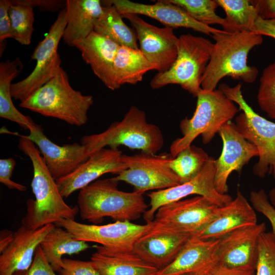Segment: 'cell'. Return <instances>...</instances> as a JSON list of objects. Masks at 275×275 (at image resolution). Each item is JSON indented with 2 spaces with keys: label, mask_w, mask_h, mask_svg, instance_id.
Segmentation results:
<instances>
[{
  "label": "cell",
  "mask_w": 275,
  "mask_h": 275,
  "mask_svg": "<svg viewBox=\"0 0 275 275\" xmlns=\"http://www.w3.org/2000/svg\"><path fill=\"white\" fill-rule=\"evenodd\" d=\"M19 136L18 148L33 164L31 185L35 196V200L29 199L26 202L27 213L21 220L22 225L36 229L62 219L75 220L79 211L77 205L70 206L65 202L38 148L25 135Z\"/></svg>",
  "instance_id": "obj_1"
},
{
  "label": "cell",
  "mask_w": 275,
  "mask_h": 275,
  "mask_svg": "<svg viewBox=\"0 0 275 275\" xmlns=\"http://www.w3.org/2000/svg\"><path fill=\"white\" fill-rule=\"evenodd\" d=\"M215 41L209 62L203 75L201 88L215 90L226 76L246 83L255 81L258 70L248 64V55L263 42L262 36L251 32L217 33L212 35Z\"/></svg>",
  "instance_id": "obj_2"
},
{
  "label": "cell",
  "mask_w": 275,
  "mask_h": 275,
  "mask_svg": "<svg viewBox=\"0 0 275 275\" xmlns=\"http://www.w3.org/2000/svg\"><path fill=\"white\" fill-rule=\"evenodd\" d=\"M113 178L96 180L80 189L77 206L82 220L98 225L104 217L132 222L147 210L143 193L119 189Z\"/></svg>",
  "instance_id": "obj_3"
},
{
  "label": "cell",
  "mask_w": 275,
  "mask_h": 275,
  "mask_svg": "<svg viewBox=\"0 0 275 275\" xmlns=\"http://www.w3.org/2000/svg\"><path fill=\"white\" fill-rule=\"evenodd\" d=\"M93 103L92 96L84 95L71 86L67 73L61 67L55 76L21 101L19 106L81 126L87 123L88 112Z\"/></svg>",
  "instance_id": "obj_4"
},
{
  "label": "cell",
  "mask_w": 275,
  "mask_h": 275,
  "mask_svg": "<svg viewBox=\"0 0 275 275\" xmlns=\"http://www.w3.org/2000/svg\"><path fill=\"white\" fill-rule=\"evenodd\" d=\"M81 144L89 156L106 146H119L156 154L162 148L164 139L160 129L147 122L146 113L132 105L121 121L113 122L101 133L84 136Z\"/></svg>",
  "instance_id": "obj_5"
},
{
  "label": "cell",
  "mask_w": 275,
  "mask_h": 275,
  "mask_svg": "<svg viewBox=\"0 0 275 275\" xmlns=\"http://www.w3.org/2000/svg\"><path fill=\"white\" fill-rule=\"evenodd\" d=\"M197 98L195 111L190 118L185 117L180 123L182 136L174 140L170 154L175 157L178 153L200 135L204 144L209 143L221 128L231 121L239 109L220 89L209 91L202 89Z\"/></svg>",
  "instance_id": "obj_6"
},
{
  "label": "cell",
  "mask_w": 275,
  "mask_h": 275,
  "mask_svg": "<svg viewBox=\"0 0 275 275\" xmlns=\"http://www.w3.org/2000/svg\"><path fill=\"white\" fill-rule=\"evenodd\" d=\"M213 43L202 36L182 34L177 43V56L167 71L158 72L150 87L158 89L169 85H178L197 97L202 90L201 81L209 62Z\"/></svg>",
  "instance_id": "obj_7"
},
{
  "label": "cell",
  "mask_w": 275,
  "mask_h": 275,
  "mask_svg": "<svg viewBox=\"0 0 275 275\" xmlns=\"http://www.w3.org/2000/svg\"><path fill=\"white\" fill-rule=\"evenodd\" d=\"M242 85L230 87L221 84L220 89L242 111L235 118L237 129L259 152V159L253 168V174L261 178L267 175L275 178V123L255 112L246 102L241 91Z\"/></svg>",
  "instance_id": "obj_8"
},
{
  "label": "cell",
  "mask_w": 275,
  "mask_h": 275,
  "mask_svg": "<svg viewBox=\"0 0 275 275\" xmlns=\"http://www.w3.org/2000/svg\"><path fill=\"white\" fill-rule=\"evenodd\" d=\"M67 22L65 8L59 11L47 35L35 48L31 59L36 61V65L33 71L24 79L12 84V98L20 102L23 101L57 74L61 68L58 45Z\"/></svg>",
  "instance_id": "obj_9"
},
{
  "label": "cell",
  "mask_w": 275,
  "mask_h": 275,
  "mask_svg": "<svg viewBox=\"0 0 275 275\" xmlns=\"http://www.w3.org/2000/svg\"><path fill=\"white\" fill-rule=\"evenodd\" d=\"M173 158L170 153L159 154L141 152L133 155L123 154L127 169L113 177L134 187V191L167 189L180 184L179 178L169 167Z\"/></svg>",
  "instance_id": "obj_10"
},
{
  "label": "cell",
  "mask_w": 275,
  "mask_h": 275,
  "mask_svg": "<svg viewBox=\"0 0 275 275\" xmlns=\"http://www.w3.org/2000/svg\"><path fill=\"white\" fill-rule=\"evenodd\" d=\"M73 237L92 242L114 250L133 251L136 240L154 227L153 221L144 225L129 221H117L106 225L85 224L70 219H62L56 223Z\"/></svg>",
  "instance_id": "obj_11"
},
{
  "label": "cell",
  "mask_w": 275,
  "mask_h": 275,
  "mask_svg": "<svg viewBox=\"0 0 275 275\" xmlns=\"http://www.w3.org/2000/svg\"><path fill=\"white\" fill-rule=\"evenodd\" d=\"M215 161L213 157H209L201 171L189 181L148 194L150 208L143 214L146 222L153 221L156 211L161 206L190 195L202 196L219 207L229 203L233 200L232 197L227 194L219 193L215 187Z\"/></svg>",
  "instance_id": "obj_12"
},
{
  "label": "cell",
  "mask_w": 275,
  "mask_h": 275,
  "mask_svg": "<svg viewBox=\"0 0 275 275\" xmlns=\"http://www.w3.org/2000/svg\"><path fill=\"white\" fill-rule=\"evenodd\" d=\"M218 208L197 196L161 206L156 211L153 222L156 226L192 235L215 217Z\"/></svg>",
  "instance_id": "obj_13"
},
{
  "label": "cell",
  "mask_w": 275,
  "mask_h": 275,
  "mask_svg": "<svg viewBox=\"0 0 275 275\" xmlns=\"http://www.w3.org/2000/svg\"><path fill=\"white\" fill-rule=\"evenodd\" d=\"M127 19L135 30L139 49L153 64L158 72L167 71L177 56V37L172 28L157 27L148 23L137 14L121 15Z\"/></svg>",
  "instance_id": "obj_14"
},
{
  "label": "cell",
  "mask_w": 275,
  "mask_h": 275,
  "mask_svg": "<svg viewBox=\"0 0 275 275\" xmlns=\"http://www.w3.org/2000/svg\"><path fill=\"white\" fill-rule=\"evenodd\" d=\"M218 134L223 142V148L221 155L215 161L214 185L219 193L226 194L230 174L234 171L240 172L252 158L258 157L259 152L231 121L225 124Z\"/></svg>",
  "instance_id": "obj_15"
},
{
  "label": "cell",
  "mask_w": 275,
  "mask_h": 275,
  "mask_svg": "<svg viewBox=\"0 0 275 275\" xmlns=\"http://www.w3.org/2000/svg\"><path fill=\"white\" fill-rule=\"evenodd\" d=\"M118 148H104L91 155L73 172L56 181L64 198L75 191L86 187L102 175L112 173L117 175L127 169Z\"/></svg>",
  "instance_id": "obj_16"
},
{
  "label": "cell",
  "mask_w": 275,
  "mask_h": 275,
  "mask_svg": "<svg viewBox=\"0 0 275 275\" xmlns=\"http://www.w3.org/2000/svg\"><path fill=\"white\" fill-rule=\"evenodd\" d=\"M265 231L264 223H257L241 227L219 238L215 252L218 264L255 269L259 238Z\"/></svg>",
  "instance_id": "obj_17"
},
{
  "label": "cell",
  "mask_w": 275,
  "mask_h": 275,
  "mask_svg": "<svg viewBox=\"0 0 275 275\" xmlns=\"http://www.w3.org/2000/svg\"><path fill=\"white\" fill-rule=\"evenodd\" d=\"M103 2L114 6L121 15L126 14L143 15L158 21L164 26L173 29H191L211 36L215 33L226 32L198 22L182 8L167 0L157 1L154 4H144L129 0H108Z\"/></svg>",
  "instance_id": "obj_18"
},
{
  "label": "cell",
  "mask_w": 275,
  "mask_h": 275,
  "mask_svg": "<svg viewBox=\"0 0 275 275\" xmlns=\"http://www.w3.org/2000/svg\"><path fill=\"white\" fill-rule=\"evenodd\" d=\"M191 235L155 225L136 240L133 251L159 270L175 259Z\"/></svg>",
  "instance_id": "obj_19"
},
{
  "label": "cell",
  "mask_w": 275,
  "mask_h": 275,
  "mask_svg": "<svg viewBox=\"0 0 275 275\" xmlns=\"http://www.w3.org/2000/svg\"><path fill=\"white\" fill-rule=\"evenodd\" d=\"M25 136L37 146L47 169L56 180L73 172L90 157L84 145L77 143L57 145L44 134L41 126Z\"/></svg>",
  "instance_id": "obj_20"
},
{
  "label": "cell",
  "mask_w": 275,
  "mask_h": 275,
  "mask_svg": "<svg viewBox=\"0 0 275 275\" xmlns=\"http://www.w3.org/2000/svg\"><path fill=\"white\" fill-rule=\"evenodd\" d=\"M218 241L191 235L175 259L155 275H204L218 264L215 252Z\"/></svg>",
  "instance_id": "obj_21"
},
{
  "label": "cell",
  "mask_w": 275,
  "mask_h": 275,
  "mask_svg": "<svg viewBox=\"0 0 275 275\" xmlns=\"http://www.w3.org/2000/svg\"><path fill=\"white\" fill-rule=\"evenodd\" d=\"M55 226L50 224L34 229L21 225L14 232L12 242L1 253L0 275H12L16 271L28 269L37 248Z\"/></svg>",
  "instance_id": "obj_22"
},
{
  "label": "cell",
  "mask_w": 275,
  "mask_h": 275,
  "mask_svg": "<svg viewBox=\"0 0 275 275\" xmlns=\"http://www.w3.org/2000/svg\"><path fill=\"white\" fill-rule=\"evenodd\" d=\"M257 223L255 210L242 193L238 191L234 199L219 207L215 217L192 235L205 240L219 239L241 227Z\"/></svg>",
  "instance_id": "obj_23"
},
{
  "label": "cell",
  "mask_w": 275,
  "mask_h": 275,
  "mask_svg": "<svg viewBox=\"0 0 275 275\" xmlns=\"http://www.w3.org/2000/svg\"><path fill=\"white\" fill-rule=\"evenodd\" d=\"M73 47L80 51L83 60L108 89H118L114 69L118 44L93 31L85 39L74 42Z\"/></svg>",
  "instance_id": "obj_24"
},
{
  "label": "cell",
  "mask_w": 275,
  "mask_h": 275,
  "mask_svg": "<svg viewBox=\"0 0 275 275\" xmlns=\"http://www.w3.org/2000/svg\"><path fill=\"white\" fill-rule=\"evenodd\" d=\"M91 257L100 275H155L159 269L146 262L133 251L111 249L96 245Z\"/></svg>",
  "instance_id": "obj_25"
},
{
  "label": "cell",
  "mask_w": 275,
  "mask_h": 275,
  "mask_svg": "<svg viewBox=\"0 0 275 275\" xmlns=\"http://www.w3.org/2000/svg\"><path fill=\"white\" fill-rule=\"evenodd\" d=\"M67 25L62 39L73 46L94 31L95 24L103 12L99 0H66Z\"/></svg>",
  "instance_id": "obj_26"
},
{
  "label": "cell",
  "mask_w": 275,
  "mask_h": 275,
  "mask_svg": "<svg viewBox=\"0 0 275 275\" xmlns=\"http://www.w3.org/2000/svg\"><path fill=\"white\" fill-rule=\"evenodd\" d=\"M23 67V63L19 57L13 61L7 60L0 63V117L17 123L31 132L40 126L16 108L11 94V82L18 76Z\"/></svg>",
  "instance_id": "obj_27"
},
{
  "label": "cell",
  "mask_w": 275,
  "mask_h": 275,
  "mask_svg": "<svg viewBox=\"0 0 275 275\" xmlns=\"http://www.w3.org/2000/svg\"><path fill=\"white\" fill-rule=\"evenodd\" d=\"M43 255L55 271L61 272L63 266L62 256L78 254L90 248L87 242L78 240L61 227L55 226L40 244Z\"/></svg>",
  "instance_id": "obj_28"
},
{
  "label": "cell",
  "mask_w": 275,
  "mask_h": 275,
  "mask_svg": "<svg viewBox=\"0 0 275 275\" xmlns=\"http://www.w3.org/2000/svg\"><path fill=\"white\" fill-rule=\"evenodd\" d=\"M114 75L119 89L124 84L136 85L148 71L156 70L139 49L119 46L114 63Z\"/></svg>",
  "instance_id": "obj_29"
},
{
  "label": "cell",
  "mask_w": 275,
  "mask_h": 275,
  "mask_svg": "<svg viewBox=\"0 0 275 275\" xmlns=\"http://www.w3.org/2000/svg\"><path fill=\"white\" fill-rule=\"evenodd\" d=\"M102 2L105 5L102 6L103 12L95 24L94 31L119 46L139 49L134 29L124 22L122 16L114 6Z\"/></svg>",
  "instance_id": "obj_30"
},
{
  "label": "cell",
  "mask_w": 275,
  "mask_h": 275,
  "mask_svg": "<svg viewBox=\"0 0 275 275\" xmlns=\"http://www.w3.org/2000/svg\"><path fill=\"white\" fill-rule=\"evenodd\" d=\"M225 11L228 33L253 32L254 24L259 16L253 1L248 0H216Z\"/></svg>",
  "instance_id": "obj_31"
},
{
  "label": "cell",
  "mask_w": 275,
  "mask_h": 275,
  "mask_svg": "<svg viewBox=\"0 0 275 275\" xmlns=\"http://www.w3.org/2000/svg\"><path fill=\"white\" fill-rule=\"evenodd\" d=\"M209 157L202 148L190 145L173 157L169 166L183 183L198 175Z\"/></svg>",
  "instance_id": "obj_32"
},
{
  "label": "cell",
  "mask_w": 275,
  "mask_h": 275,
  "mask_svg": "<svg viewBox=\"0 0 275 275\" xmlns=\"http://www.w3.org/2000/svg\"><path fill=\"white\" fill-rule=\"evenodd\" d=\"M9 14L11 19L13 38L21 45L31 43L35 14L33 7L21 4L17 0H10Z\"/></svg>",
  "instance_id": "obj_33"
},
{
  "label": "cell",
  "mask_w": 275,
  "mask_h": 275,
  "mask_svg": "<svg viewBox=\"0 0 275 275\" xmlns=\"http://www.w3.org/2000/svg\"><path fill=\"white\" fill-rule=\"evenodd\" d=\"M186 11L189 15L198 22L206 25L219 24L223 30L227 23L225 18L216 13L218 5L216 0H167Z\"/></svg>",
  "instance_id": "obj_34"
},
{
  "label": "cell",
  "mask_w": 275,
  "mask_h": 275,
  "mask_svg": "<svg viewBox=\"0 0 275 275\" xmlns=\"http://www.w3.org/2000/svg\"><path fill=\"white\" fill-rule=\"evenodd\" d=\"M257 98L260 108L275 120V61L263 70Z\"/></svg>",
  "instance_id": "obj_35"
},
{
  "label": "cell",
  "mask_w": 275,
  "mask_h": 275,
  "mask_svg": "<svg viewBox=\"0 0 275 275\" xmlns=\"http://www.w3.org/2000/svg\"><path fill=\"white\" fill-rule=\"evenodd\" d=\"M255 275H275V237L271 232H263L258 245Z\"/></svg>",
  "instance_id": "obj_36"
},
{
  "label": "cell",
  "mask_w": 275,
  "mask_h": 275,
  "mask_svg": "<svg viewBox=\"0 0 275 275\" xmlns=\"http://www.w3.org/2000/svg\"><path fill=\"white\" fill-rule=\"evenodd\" d=\"M250 200L254 209L269 221L272 230L271 233L275 237V208L270 202L266 192L263 189L252 191Z\"/></svg>",
  "instance_id": "obj_37"
},
{
  "label": "cell",
  "mask_w": 275,
  "mask_h": 275,
  "mask_svg": "<svg viewBox=\"0 0 275 275\" xmlns=\"http://www.w3.org/2000/svg\"><path fill=\"white\" fill-rule=\"evenodd\" d=\"M12 275H57L45 259L39 245L31 266L26 270L15 272Z\"/></svg>",
  "instance_id": "obj_38"
},
{
  "label": "cell",
  "mask_w": 275,
  "mask_h": 275,
  "mask_svg": "<svg viewBox=\"0 0 275 275\" xmlns=\"http://www.w3.org/2000/svg\"><path fill=\"white\" fill-rule=\"evenodd\" d=\"M61 275H100L90 261L63 259Z\"/></svg>",
  "instance_id": "obj_39"
},
{
  "label": "cell",
  "mask_w": 275,
  "mask_h": 275,
  "mask_svg": "<svg viewBox=\"0 0 275 275\" xmlns=\"http://www.w3.org/2000/svg\"><path fill=\"white\" fill-rule=\"evenodd\" d=\"M11 5L10 0L0 1V56L5 48L4 41L8 38H13L11 19L9 9Z\"/></svg>",
  "instance_id": "obj_40"
},
{
  "label": "cell",
  "mask_w": 275,
  "mask_h": 275,
  "mask_svg": "<svg viewBox=\"0 0 275 275\" xmlns=\"http://www.w3.org/2000/svg\"><path fill=\"white\" fill-rule=\"evenodd\" d=\"M15 164L16 161L13 158L0 159V182L9 189L24 191L27 189L25 185L11 179Z\"/></svg>",
  "instance_id": "obj_41"
},
{
  "label": "cell",
  "mask_w": 275,
  "mask_h": 275,
  "mask_svg": "<svg viewBox=\"0 0 275 275\" xmlns=\"http://www.w3.org/2000/svg\"><path fill=\"white\" fill-rule=\"evenodd\" d=\"M21 4L38 7L41 11H60L66 8L64 0H17Z\"/></svg>",
  "instance_id": "obj_42"
},
{
  "label": "cell",
  "mask_w": 275,
  "mask_h": 275,
  "mask_svg": "<svg viewBox=\"0 0 275 275\" xmlns=\"http://www.w3.org/2000/svg\"><path fill=\"white\" fill-rule=\"evenodd\" d=\"M204 275H255V269L228 267L217 264Z\"/></svg>",
  "instance_id": "obj_43"
},
{
  "label": "cell",
  "mask_w": 275,
  "mask_h": 275,
  "mask_svg": "<svg viewBox=\"0 0 275 275\" xmlns=\"http://www.w3.org/2000/svg\"><path fill=\"white\" fill-rule=\"evenodd\" d=\"M252 32L275 39V19H264L259 16L255 22Z\"/></svg>",
  "instance_id": "obj_44"
},
{
  "label": "cell",
  "mask_w": 275,
  "mask_h": 275,
  "mask_svg": "<svg viewBox=\"0 0 275 275\" xmlns=\"http://www.w3.org/2000/svg\"><path fill=\"white\" fill-rule=\"evenodd\" d=\"M258 8L259 16L264 19H275V0L253 1Z\"/></svg>",
  "instance_id": "obj_45"
},
{
  "label": "cell",
  "mask_w": 275,
  "mask_h": 275,
  "mask_svg": "<svg viewBox=\"0 0 275 275\" xmlns=\"http://www.w3.org/2000/svg\"><path fill=\"white\" fill-rule=\"evenodd\" d=\"M14 238V232L4 229L0 234V253H2L10 244Z\"/></svg>",
  "instance_id": "obj_46"
},
{
  "label": "cell",
  "mask_w": 275,
  "mask_h": 275,
  "mask_svg": "<svg viewBox=\"0 0 275 275\" xmlns=\"http://www.w3.org/2000/svg\"><path fill=\"white\" fill-rule=\"evenodd\" d=\"M268 197L270 202L275 208V187L272 188L269 191Z\"/></svg>",
  "instance_id": "obj_47"
},
{
  "label": "cell",
  "mask_w": 275,
  "mask_h": 275,
  "mask_svg": "<svg viewBox=\"0 0 275 275\" xmlns=\"http://www.w3.org/2000/svg\"><path fill=\"white\" fill-rule=\"evenodd\" d=\"M183 275H194V274H183Z\"/></svg>",
  "instance_id": "obj_48"
}]
</instances>
